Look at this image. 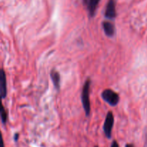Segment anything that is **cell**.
<instances>
[{
    "mask_svg": "<svg viewBox=\"0 0 147 147\" xmlns=\"http://www.w3.org/2000/svg\"><path fill=\"white\" fill-rule=\"evenodd\" d=\"M113 123H114V116H113V113L111 111H109L106 115L104 123H103V131H104L105 135L108 139L111 138Z\"/></svg>",
    "mask_w": 147,
    "mask_h": 147,
    "instance_id": "cell-3",
    "label": "cell"
},
{
    "mask_svg": "<svg viewBox=\"0 0 147 147\" xmlns=\"http://www.w3.org/2000/svg\"><path fill=\"white\" fill-rule=\"evenodd\" d=\"M125 147H134V145L131 144H126Z\"/></svg>",
    "mask_w": 147,
    "mask_h": 147,
    "instance_id": "cell-13",
    "label": "cell"
},
{
    "mask_svg": "<svg viewBox=\"0 0 147 147\" xmlns=\"http://www.w3.org/2000/svg\"><path fill=\"white\" fill-rule=\"evenodd\" d=\"M19 139V134L18 133H16L14 136V142H17L18 141Z\"/></svg>",
    "mask_w": 147,
    "mask_h": 147,
    "instance_id": "cell-12",
    "label": "cell"
},
{
    "mask_svg": "<svg viewBox=\"0 0 147 147\" xmlns=\"http://www.w3.org/2000/svg\"><path fill=\"white\" fill-rule=\"evenodd\" d=\"M7 95V77L4 69L0 68V96L1 98H5Z\"/></svg>",
    "mask_w": 147,
    "mask_h": 147,
    "instance_id": "cell-4",
    "label": "cell"
},
{
    "mask_svg": "<svg viewBox=\"0 0 147 147\" xmlns=\"http://www.w3.org/2000/svg\"><path fill=\"white\" fill-rule=\"evenodd\" d=\"M90 80L88 79L84 83L81 93V100L84 109L85 113L87 116L90 113Z\"/></svg>",
    "mask_w": 147,
    "mask_h": 147,
    "instance_id": "cell-1",
    "label": "cell"
},
{
    "mask_svg": "<svg viewBox=\"0 0 147 147\" xmlns=\"http://www.w3.org/2000/svg\"><path fill=\"white\" fill-rule=\"evenodd\" d=\"M94 147H98V146H94Z\"/></svg>",
    "mask_w": 147,
    "mask_h": 147,
    "instance_id": "cell-15",
    "label": "cell"
},
{
    "mask_svg": "<svg viewBox=\"0 0 147 147\" xmlns=\"http://www.w3.org/2000/svg\"><path fill=\"white\" fill-rule=\"evenodd\" d=\"M101 97L105 102L111 106H117L120 100L119 94L111 89H106L103 90L101 93Z\"/></svg>",
    "mask_w": 147,
    "mask_h": 147,
    "instance_id": "cell-2",
    "label": "cell"
},
{
    "mask_svg": "<svg viewBox=\"0 0 147 147\" xmlns=\"http://www.w3.org/2000/svg\"><path fill=\"white\" fill-rule=\"evenodd\" d=\"M102 26H103V31H104L106 36L109 37H112L115 35L116 28H115V26L113 23L110 22L109 21H105L102 24Z\"/></svg>",
    "mask_w": 147,
    "mask_h": 147,
    "instance_id": "cell-6",
    "label": "cell"
},
{
    "mask_svg": "<svg viewBox=\"0 0 147 147\" xmlns=\"http://www.w3.org/2000/svg\"><path fill=\"white\" fill-rule=\"evenodd\" d=\"M0 147H4V139H3L2 134H1V131H0Z\"/></svg>",
    "mask_w": 147,
    "mask_h": 147,
    "instance_id": "cell-10",
    "label": "cell"
},
{
    "mask_svg": "<svg viewBox=\"0 0 147 147\" xmlns=\"http://www.w3.org/2000/svg\"><path fill=\"white\" fill-rule=\"evenodd\" d=\"M105 17L109 20H114L116 17L115 0H109L105 11Z\"/></svg>",
    "mask_w": 147,
    "mask_h": 147,
    "instance_id": "cell-5",
    "label": "cell"
},
{
    "mask_svg": "<svg viewBox=\"0 0 147 147\" xmlns=\"http://www.w3.org/2000/svg\"><path fill=\"white\" fill-rule=\"evenodd\" d=\"M50 78L52 79L53 85L57 90H59L60 88V76L57 71L55 70H53L50 72Z\"/></svg>",
    "mask_w": 147,
    "mask_h": 147,
    "instance_id": "cell-8",
    "label": "cell"
},
{
    "mask_svg": "<svg viewBox=\"0 0 147 147\" xmlns=\"http://www.w3.org/2000/svg\"><path fill=\"white\" fill-rule=\"evenodd\" d=\"M100 1V0H88V4L86 6H87L89 15H90V17H94L95 14H96V9H97Z\"/></svg>",
    "mask_w": 147,
    "mask_h": 147,
    "instance_id": "cell-7",
    "label": "cell"
},
{
    "mask_svg": "<svg viewBox=\"0 0 147 147\" xmlns=\"http://www.w3.org/2000/svg\"><path fill=\"white\" fill-rule=\"evenodd\" d=\"M111 147H119V145L116 141H113V142H112V144Z\"/></svg>",
    "mask_w": 147,
    "mask_h": 147,
    "instance_id": "cell-11",
    "label": "cell"
},
{
    "mask_svg": "<svg viewBox=\"0 0 147 147\" xmlns=\"http://www.w3.org/2000/svg\"><path fill=\"white\" fill-rule=\"evenodd\" d=\"M0 117L3 124L5 125L7 121V113L2 104V98L0 96Z\"/></svg>",
    "mask_w": 147,
    "mask_h": 147,
    "instance_id": "cell-9",
    "label": "cell"
},
{
    "mask_svg": "<svg viewBox=\"0 0 147 147\" xmlns=\"http://www.w3.org/2000/svg\"><path fill=\"white\" fill-rule=\"evenodd\" d=\"M88 1V0H83V3H84V4H86V5H87Z\"/></svg>",
    "mask_w": 147,
    "mask_h": 147,
    "instance_id": "cell-14",
    "label": "cell"
}]
</instances>
